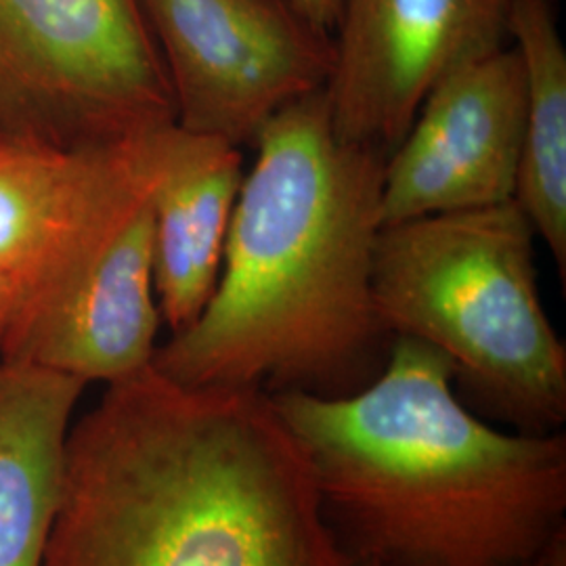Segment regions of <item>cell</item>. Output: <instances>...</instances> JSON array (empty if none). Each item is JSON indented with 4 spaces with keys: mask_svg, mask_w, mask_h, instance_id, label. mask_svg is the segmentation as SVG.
<instances>
[{
    "mask_svg": "<svg viewBox=\"0 0 566 566\" xmlns=\"http://www.w3.org/2000/svg\"><path fill=\"white\" fill-rule=\"evenodd\" d=\"M156 130L93 145L0 135V275L13 315L149 185Z\"/></svg>",
    "mask_w": 566,
    "mask_h": 566,
    "instance_id": "obj_10",
    "label": "cell"
},
{
    "mask_svg": "<svg viewBox=\"0 0 566 566\" xmlns=\"http://www.w3.org/2000/svg\"><path fill=\"white\" fill-rule=\"evenodd\" d=\"M290 2L303 13L306 20L313 21L325 32L334 34L343 0H290Z\"/></svg>",
    "mask_w": 566,
    "mask_h": 566,
    "instance_id": "obj_14",
    "label": "cell"
},
{
    "mask_svg": "<svg viewBox=\"0 0 566 566\" xmlns=\"http://www.w3.org/2000/svg\"><path fill=\"white\" fill-rule=\"evenodd\" d=\"M507 39L525 78L516 200L566 280V49L554 0H510Z\"/></svg>",
    "mask_w": 566,
    "mask_h": 566,
    "instance_id": "obj_13",
    "label": "cell"
},
{
    "mask_svg": "<svg viewBox=\"0 0 566 566\" xmlns=\"http://www.w3.org/2000/svg\"><path fill=\"white\" fill-rule=\"evenodd\" d=\"M271 401L311 462L353 565L533 566L566 537V434L502 432L430 344L395 336L344 397Z\"/></svg>",
    "mask_w": 566,
    "mask_h": 566,
    "instance_id": "obj_3",
    "label": "cell"
},
{
    "mask_svg": "<svg viewBox=\"0 0 566 566\" xmlns=\"http://www.w3.org/2000/svg\"><path fill=\"white\" fill-rule=\"evenodd\" d=\"M353 566H374L364 565V563H357ZM533 566H566V537H563L560 542H556L554 546L547 549L546 554L535 563Z\"/></svg>",
    "mask_w": 566,
    "mask_h": 566,
    "instance_id": "obj_16",
    "label": "cell"
},
{
    "mask_svg": "<svg viewBox=\"0 0 566 566\" xmlns=\"http://www.w3.org/2000/svg\"><path fill=\"white\" fill-rule=\"evenodd\" d=\"M149 193L151 181L74 263L21 304L0 359L39 365L86 385H109L151 364L163 315L154 287Z\"/></svg>",
    "mask_w": 566,
    "mask_h": 566,
    "instance_id": "obj_8",
    "label": "cell"
},
{
    "mask_svg": "<svg viewBox=\"0 0 566 566\" xmlns=\"http://www.w3.org/2000/svg\"><path fill=\"white\" fill-rule=\"evenodd\" d=\"M510 0H343L325 86L344 142L390 154L432 86L507 39Z\"/></svg>",
    "mask_w": 566,
    "mask_h": 566,
    "instance_id": "obj_7",
    "label": "cell"
},
{
    "mask_svg": "<svg viewBox=\"0 0 566 566\" xmlns=\"http://www.w3.org/2000/svg\"><path fill=\"white\" fill-rule=\"evenodd\" d=\"M533 238L516 202L386 224L371 292L386 332L441 350L470 403L514 432L549 434L566 422V346Z\"/></svg>",
    "mask_w": 566,
    "mask_h": 566,
    "instance_id": "obj_4",
    "label": "cell"
},
{
    "mask_svg": "<svg viewBox=\"0 0 566 566\" xmlns=\"http://www.w3.org/2000/svg\"><path fill=\"white\" fill-rule=\"evenodd\" d=\"M86 382L0 359V566H42Z\"/></svg>",
    "mask_w": 566,
    "mask_h": 566,
    "instance_id": "obj_12",
    "label": "cell"
},
{
    "mask_svg": "<svg viewBox=\"0 0 566 566\" xmlns=\"http://www.w3.org/2000/svg\"><path fill=\"white\" fill-rule=\"evenodd\" d=\"M525 78L514 46L465 61L426 95L386 156L380 224L516 200Z\"/></svg>",
    "mask_w": 566,
    "mask_h": 566,
    "instance_id": "obj_9",
    "label": "cell"
},
{
    "mask_svg": "<svg viewBox=\"0 0 566 566\" xmlns=\"http://www.w3.org/2000/svg\"><path fill=\"white\" fill-rule=\"evenodd\" d=\"M175 124L139 0H0V135L93 145Z\"/></svg>",
    "mask_w": 566,
    "mask_h": 566,
    "instance_id": "obj_5",
    "label": "cell"
},
{
    "mask_svg": "<svg viewBox=\"0 0 566 566\" xmlns=\"http://www.w3.org/2000/svg\"><path fill=\"white\" fill-rule=\"evenodd\" d=\"M242 147L168 124L154 135V287L170 332L193 324L210 301L242 191Z\"/></svg>",
    "mask_w": 566,
    "mask_h": 566,
    "instance_id": "obj_11",
    "label": "cell"
},
{
    "mask_svg": "<svg viewBox=\"0 0 566 566\" xmlns=\"http://www.w3.org/2000/svg\"><path fill=\"white\" fill-rule=\"evenodd\" d=\"M254 147L217 287L151 365L187 386L350 395L392 344L371 292L386 154L344 142L325 91L285 107Z\"/></svg>",
    "mask_w": 566,
    "mask_h": 566,
    "instance_id": "obj_2",
    "label": "cell"
},
{
    "mask_svg": "<svg viewBox=\"0 0 566 566\" xmlns=\"http://www.w3.org/2000/svg\"><path fill=\"white\" fill-rule=\"evenodd\" d=\"M42 566H353L271 395L149 364L105 385L65 443Z\"/></svg>",
    "mask_w": 566,
    "mask_h": 566,
    "instance_id": "obj_1",
    "label": "cell"
},
{
    "mask_svg": "<svg viewBox=\"0 0 566 566\" xmlns=\"http://www.w3.org/2000/svg\"><path fill=\"white\" fill-rule=\"evenodd\" d=\"M13 311H15V294H13L9 282L0 275V350H2V344L7 338L11 319H13Z\"/></svg>",
    "mask_w": 566,
    "mask_h": 566,
    "instance_id": "obj_15",
    "label": "cell"
},
{
    "mask_svg": "<svg viewBox=\"0 0 566 566\" xmlns=\"http://www.w3.org/2000/svg\"><path fill=\"white\" fill-rule=\"evenodd\" d=\"M187 133L254 145L292 103L325 91L334 36L290 0H139Z\"/></svg>",
    "mask_w": 566,
    "mask_h": 566,
    "instance_id": "obj_6",
    "label": "cell"
}]
</instances>
